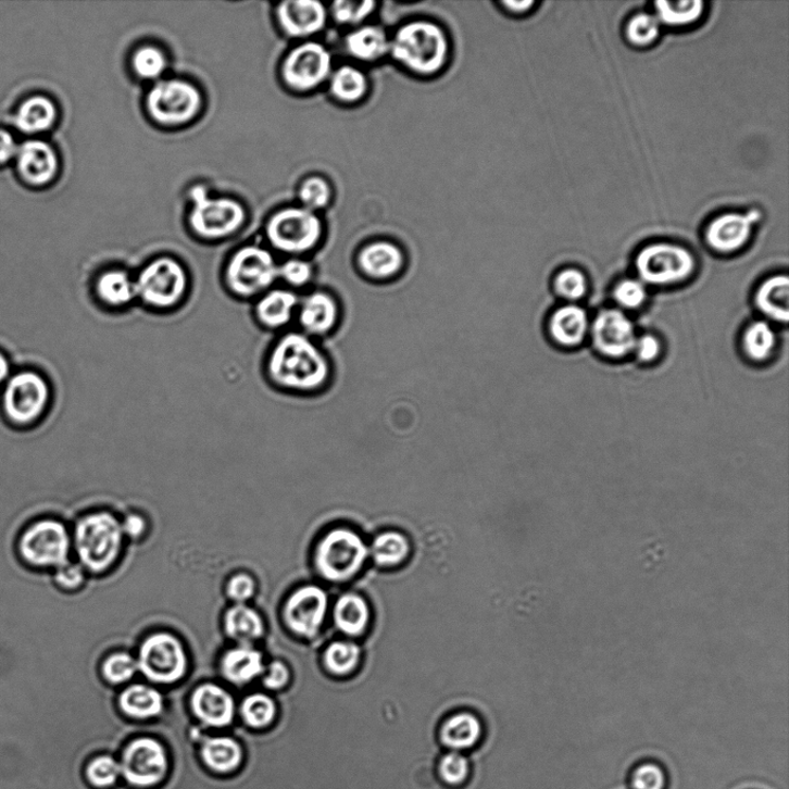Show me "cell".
<instances>
[{
	"label": "cell",
	"mask_w": 789,
	"mask_h": 789,
	"mask_svg": "<svg viewBox=\"0 0 789 789\" xmlns=\"http://www.w3.org/2000/svg\"><path fill=\"white\" fill-rule=\"evenodd\" d=\"M341 318V304L331 290L316 287L302 293L296 318L300 333L322 341L336 334Z\"/></svg>",
	"instance_id": "cell-14"
},
{
	"label": "cell",
	"mask_w": 789,
	"mask_h": 789,
	"mask_svg": "<svg viewBox=\"0 0 789 789\" xmlns=\"http://www.w3.org/2000/svg\"><path fill=\"white\" fill-rule=\"evenodd\" d=\"M376 3L372 0L365 2H348L340 0L333 7L335 20L345 25H356L366 20L375 10Z\"/></svg>",
	"instance_id": "cell-51"
},
{
	"label": "cell",
	"mask_w": 789,
	"mask_h": 789,
	"mask_svg": "<svg viewBox=\"0 0 789 789\" xmlns=\"http://www.w3.org/2000/svg\"><path fill=\"white\" fill-rule=\"evenodd\" d=\"M411 553L409 539L396 530L384 531L375 538L372 555L379 566L392 567L405 561Z\"/></svg>",
	"instance_id": "cell-36"
},
{
	"label": "cell",
	"mask_w": 789,
	"mask_h": 789,
	"mask_svg": "<svg viewBox=\"0 0 789 789\" xmlns=\"http://www.w3.org/2000/svg\"><path fill=\"white\" fill-rule=\"evenodd\" d=\"M336 627L350 637L362 636L370 626L372 612L370 604L356 593L341 596L335 605Z\"/></svg>",
	"instance_id": "cell-30"
},
{
	"label": "cell",
	"mask_w": 789,
	"mask_h": 789,
	"mask_svg": "<svg viewBox=\"0 0 789 789\" xmlns=\"http://www.w3.org/2000/svg\"><path fill=\"white\" fill-rule=\"evenodd\" d=\"M51 402L50 381L34 370L12 373L0 393V410L8 424L17 429L38 426L48 414Z\"/></svg>",
	"instance_id": "cell-3"
},
{
	"label": "cell",
	"mask_w": 789,
	"mask_h": 789,
	"mask_svg": "<svg viewBox=\"0 0 789 789\" xmlns=\"http://www.w3.org/2000/svg\"><path fill=\"white\" fill-rule=\"evenodd\" d=\"M225 629L231 639L242 646H249L251 641L263 636L264 623L259 613L246 604L238 603L227 612Z\"/></svg>",
	"instance_id": "cell-34"
},
{
	"label": "cell",
	"mask_w": 789,
	"mask_h": 789,
	"mask_svg": "<svg viewBox=\"0 0 789 789\" xmlns=\"http://www.w3.org/2000/svg\"><path fill=\"white\" fill-rule=\"evenodd\" d=\"M122 711L136 719H150L156 717L163 710L161 693L145 685H135L126 688L120 696Z\"/></svg>",
	"instance_id": "cell-32"
},
{
	"label": "cell",
	"mask_w": 789,
	"mask_h": 789,
	"mask_svg": "<svg viewBox=\"0 0 789 789\" xmlns=\"http://www.w3.org/2000/svg\"><path fill=\"white\" fill-rule=\"evenodd\" d=\"M138 671V663L127 653H115L105 659L102 673L105 680L113 685H121L132 680Z\"/></svg>",
	"instance_id": "cell-46"
},
{
	"label": "cell",
	"mask_w": 789,
	"mask_h": 789,
	"mask_svg": "<svg viewBox=\"0 0 789 789\" xmlns=\"http://www.w3.org/2000/svg\"><path fill=\"white\" fill-rule=\"evenodd\" d=\"M634 352L641 362H653L662 353V343L653 335L637 338Z\"/></svg>",
	"instance_id": "cell-55"
},
{
	"label": "cell",
	"mask_w": 789,
	"mask_h": 789,
	"mask_svg": "<svg viewBox=\"0 0 789 789\" xmlns=\"http://www.w3.org/2000/svg\"><path fill=\"white\" fill-rule=\"evenodd\" d=\"M704 12V3L701 0L691 2H656L655 16L660 24L671 27H685L692 25L700 20Z\"/></svg>",
	"instance_id": "cell-38"
},
{
	"label": "cell",
	"mask_w": 789,
	"mask_h": 789,
	"mask_svg": "<svg viewBox=\"0 0 789 789\" xmlns=\"http://www.w3.org/2000/svg\"><path fill=\"white\" fill-rule=\"evenodd\" d=\"M742 342L744 353L750 360L764 362L773 355L777 346V336L773 327L760 321L746 328Z\"/></svg>",
	"instance_id": "cell-37"
},
{
	"label": "cell",
	"mask_w": 789,
	"mask_h": 789,
	"mask_svg": "<svg viewBox=\"0 0 789 789\" xmlns=\"http://www.w3.org/2000/svg\"><path fill=\"white\" fill-rule=\"evenodd\" d=\"M361 655V648L353 641H334L325 650L324 665L333 675L347 676L356 669Z\"/></svg>",
	"instance_id": "cell-39"
},
{
	"label": "cell",
	"mask_w": 789,
	"mask_h": 789,
	"mask_svg": "<svg viewBox=\"0 0 789 789\" xmlns=\"http://www.w3.org/2000/svg\"><path fill=\"white\" fill-rule=\"evenodd\" d=\"M196 717L208 726L222 728L231 724L235 714L233 697L216 685L198 687L191 697Z\"/></svg>",
	"instance_id": "cell-24"
},
{
	"label": "cell",
	"mask_w": 789,
	"mask_h": 789,
	"mask_svg": "<svg viewBox=\"0 0 789 789\" xmlns=\"http://www.w3.org/2000/svg\"><path fill=\"white\" fill-rule=\"evenodd\" d=\"M483 737V724L469 712L451 715L440 727V741L451 751L462 752L478 744Z\"/></svg>",
	"instance_id": "cell-27"
},
{
	"label": "cell",
	"mask_w": 789,
	"mask_h": 789,
	"mask_svg": "<svg viewBox=\"0 0 789 789\" xmlns=\"http://www.w3.org/2000/svg\"><path fill=\"white\" fill-rule=\"evenodd\" d=\"M629 789H668L669 775L666 767L654 760L636 763L628 776Z\"/></svg>",
	"instance_id": "cell-41"
},
{
	"label": "cell",
	"mask_w": 789,
	"mask_h": 789,
	"mask_svg": "<svg viewBox=\"0 0 789 789\" xmlns=\"http://www.w3.org/2000/svg\"><path fill=\"white\" fill-rule=\"evenodd\" d=\"M504 5L512 12L522 13L530 9L535 5V2H528V0H525V2H504Z\"/></svg>",
	"instance_id": "cell-60"
},
{
	"label": "cell",
	"mask_w": 789,
	"mask_h": 789,
	"mask_svg": "<svg viewBox=\"0 0 789 789\" xmlns=\"http://www.w3.org/2000/svg\"><path fill=\"white\" fill-rule=\"evenodd\" d=\"M227 593L234 601L245 602L254 593V581L247 574H238L229 580Z\"/></svg>",
	"instance_id": "cell-54"
},
{
	"label": "cell",
	"mask_w": 789,
	"mask_h": 789,
	"mask_svg": "<svg viewBox=\"0 0 789 789\" xmlns=\"http://www.w3.org/2000/svg\"><path fill=\"white\" fill-rule=\"evenodd\" d=\"M222 669L229 682L247 685L264 673L263 655L249 646L235 648L224 655Z\"/></svg>",
	"instance_id": "cell-28"
},
{
	"label": "cell",
	"mask_w": 789,
	"mask_h": 789,
	"mask_svg": "<svg viewBox=\"0 0 789 789\" xmlns=\"http://www.w3.org/2000/svg\"><path fill=\"white\" fill-rule=\"evenodd\" d=\"M390 40L381 27L364 26L348 35L346 46L352 57L361 61H375L390 51Z\"/></svg>",
	"instance_id": "cell-31"
},
{
	"label": "cell",
	"mask_w": 789,
	"mask_h": 789,
	"mask_svg": "<svg viewBox=\"0 0 789 789\" xmlns=\"http://www.w3.org/2000/svg\"><path fill=\"white\" fill-rule=\"evenodd\" d=\"M301 293L277 285L253 301V318L265 331L280 335L296 323Z\"/></svg>",
	"instance_id": "cell-20"
},
{
	"label": "cell",
	"mask_w": 789,
	"mask_h": 789,
	"mask_svg": "<svg viewBox=\"0 0 789 789\" xmlns=\"http://www.w3.org/2000/svg\"><path fill=\"white\" fill-rule=\"evenodd\" d=\"M299 196L303 208L314 212L328 204L329 198H331V189H329L324 178L310 177L303 181Z\"/></svg>",
	"instance_id": "cell-50"
},
{
	"label": "cell",
	"mask_w": 789,
	"mask_h": 789,
	"mask_svg": "<svg viewBox=\"0 0 789 789\" xmlns=\"http://www.w3.org/2000/svg\"><path fill=\"white\" fill-rule=\"evenodd\" d=\"M11 375L12 368L10 359L3 351H0V389L4 387Z\"/></svg>",
	"instance_id": "cell-59"
},
{
	"label": "cell",
	"mask_w": 789,
	"mask_h": 789,
	"mask_svg": "<svg viewBox=\"0 0 789 789\" xmlns=\"http://www.w3.org/2000/svg\"><path fill=\"white\" fill-rule=\"evenodd\" d=\"M17 146L11 134L0 130V163L10 161L17 152Z\"/></svg>",
	"instance_id": "cell-57"
},
{
	"label": "cell",
	"mask_w": 789,
	"mask_h": 789,
	"mask_svg": "<svg viewBox=\"0 0 789 789\" xmlns=\"http://www.w3.org/2000/svg\"><path fill=\"white\" fill-rule=\"evenodd\" d=\"M137 303L153 312H172L185 304L190 290V274L181 262L160 255L135 274Z\"/></svg>",
	"instance_id": "cell-2"
},
{
	"label": "cell",
	"mask_w": 789,
	"mask_h": 789,
	"mask_svg": "<svg viewBox=\"0 0 789 789\" xmlns=\"http://www.w3.org/2000/svg\"><path fill=\"white\" fill-rule=\"evenodd\" d=\"M640 281L655 287L673 286L691 277L696 270L693 254L684 247L654 243L636 256Z\"/></svg>",
	"instance_id": "cell-11"
},
{
	"label": "cell",
	"mask_w": 789,
	"mask_h": 789,
	"mask_svg": "<svg viewBox=\"0 0 789 789\" xmlns=\"http://www.w3.org/2000/svg\"><path fill=\"white\" fill-rule=\"evenodd\" d=\"M448 40L442 28L429 22L401 27L390 42L394 60L419 75H434L448 59Z\"/></svg>",
	"instance_id": "cell-6"
},
{
	"label": "cell",
	"mask_w": 789,
	"mask_h": 789,
	"mask_svg": "<svg viewBox=\"0 0 789 789\" xmlns=\"http://www.w3.org/2000/svg\"><path fill=\"white\" fill-rule=\"evenodd\" d=\"M91 292L96 301L107 310L121 311L137 303L135 274L122 267L107 268L100 272Z\"/></svg>",
	"instance_id": "cell-22"
},
{
	"label": "cell",
	"mask_w": 789,
	"mask_h": 789,
	"mask_svg": "<svg viewBox=\"0 0 789 789\" xmlns=\"http://www.w3.org/2000/svg\"><path fill=\"white\" fill-rule=\"evenodd\" d=\"M201 104L203 98L199 89L191 83L179 79L159 80L146 99L151 117L164 125L190 122L198 115Z\"/></svg>",
	"instance_id": "cell-12"
},
{
	"label": "cell",
	"mask_w": 789,
	"mask_h": 789,
	"mask_svg": "<svg viewBox=\"0 0 789 789\" xmlns=\"http://www.w3.org/2000/svg\"><path fill=\"white\" fill-rule=\"evenodd\" d=\"M121 775V764L110 756L98 757L91 761L86 768L88 781L98 788L115 785Z\"/></svg>",
	"instance_id": "cell-48"
},
{
	"label": "cell",
	"mask_w": 789,
	"mask_h": 789,
	"mask_svg": "<svg viewBox=\"0 0 789 789\" xmlns=\"http://www.w3.org/2000/svg\"><path fill=\"white\" fill-rule=\"evenodd\" d=\"M596 350L610 359H622L634 352L637 341L633 322L617 309L599 312L591 326Z\"/></svg>",
	"instance_id": "cell-18"
},
{
	"label": "cell",
	"mask_w": 789,
	"mask_h": 789,
	"mask_svg": "<svg viewBox=\"0 0 789 789\" xmlns=\"http://www.w3.org/2000/svg\"><path fill=\"white\" fill-rule=\"evenodd\" d=\"M121 771L125 780L135 787H154L168 774L167 751L153 739H138L124 750Z\"/></svg>",
	"instance_id": "cell-15"
},
{
	"label": "cell",
	"mask_w": 789,
	"mask_h": 789,
	"mask_svg": "<svg viewBox=\"0 0 789 789\" xmlns=\"http://www.w3.org/2000/svg\"><path fill=\"white\" fill-rule=\"evenodd\" d=\"M71 537L66 526L53 517L27 523L15 541L17 559L34 572L57 571L68 562Z\"/></svg>",
	"instance_id": "cell-5"
},
{
	"label": "cell",
	"mask_w": 789,
	"mask_h": 789,
	"mask_svg": "<svg viewBox=\"0 0 789 789\" xmlns=\"http://www.w3.org/2000/svg\"><path fill=\"white\" fill-rule=\"evenodd\" d=\"M327 594L316 585L302 586L293 592L285 605L288 628L304 638L315 637L325 621Z\"/></svg>",
	"instance_id": "cell-17"
},
{
	"label": "cell",
	"mask_w": 789,
	"mask_h": 789,
	"mask_svg": "<svg viewBox=\"0 0 789 789\" xmlns=\"http://www.w3.org/2000/svg\"><path fill=\"white\" fill-rule=\"evenodd\" d=\"M438 773L446 784L459 786L468 778L469 763L462 752L450 751L440 760Z\"/></svg>",
	"instance_id": "cell-49"
},
{
	"label": "cell",
	"mask_w": 789,
	"mask_h": 789,
	"mask_svg": "<svg viewBox=\"0 0 789 789\" xmlns=\"http://www.w3.org/2000/svg\"><path fill=\"white\" fill-rule=\"evenodd\" d=\"M554 290L562 299L578 301L585 297L587 291L586 277L577 268H565L558 273L554 279Z\"/></svg>",
	"instance_id": "cell-47"
},
{
	"label": "cell",
	"mask_w": 789,
	"mask_h": 789,
	"mask_svg": "<svg viewBox=\"0 0 789 789\" xmlns=\"http://www.w3.org/2000/svg\"><path fill=\"white\" fill-rule=\"evenodd\" d=\"M123 529L109 512L90 513L75 529V548L82 564L91 573H102L120 555Z\"/></svg>",
	"instance_id": "cell-7"
},
{
	"label": "cell",
	"mask_w": 789,
	"mask_h": 789,
	"mask_svg": "<svg viewBox=\"0 0 789 789\" xmlns=\"http://www.w3.org/2000/svg\"><path fill=\"white\" fill-rule=\"evenodd\" d=\"M201 756L215 773L229 774L242 764L243 751L240 743L230 738H213L204 743Z\"/></svg>",
	"instance_id": "cell-35"
},
{
	"label": "cell",
	"mask_w": 789,
	"mask_h": 789,
	"mask_svg": "<svg viewBox=\"0 0 789 789\" xmlns=\"http://www.w3.org/2000/svg\"><path fill=\"white\" fill-rule=\"evenodd\" d=\"M122 529L127 536L139 538L146 529V523L140 516L132 515L126 517L122 525Z\"/></svg>",
	"instance_id": "cell-58"
},
{
	"label": "cell",
	"mask_w": 789,
	"mask_h": 789,
	"mask_svg": "<svg viewBox=\"0 0 789 789\" xmlns=\"http://www.w3.org/2000/svg\"><path fill=\"white\" fill-rule=\"evenodd\" d=\"M190 197V226L208 241L223 240L240 229L246 222L245 208L230 198H211L203 187H195Z\"/></svg>",
	"instance_id": "cell-10"
},
{
	"label": "cell",
	"mask_w": 789,
	"mask_h": 789,
	"mask_svg": "<svg viewBox=\"0 0 789 789\" xmlns=\"http://www.w3.org/2000/svg\"><path fill=\"white\" fill-rule=\"evenodd\" d=\"M138 669L149 680L160 685H173L186 675L188 659L180 641L167 633L147 638L139 651Z\"/></svg>",
	"instance_id": "cell-13"
},
{
	"label": "cell",
	"mask_w": 789,
	"mask_h": 789,
	"mask_svg": "<svg viewBox=\"0 0 789 789\" xmlns=\"http://www.w3.org/2000/svg\"><path fill=\"white\" fill-rule=\"evenodd\" d=\"M136 75L143 80H158L168 67L166 53L154 46H143L133 58Z\"/></svg>",
	"instance_id": "cell-42"
},
{
	"label": "cell",
	"mask_w": 789,
	"mask_h": 789,
	"mask_svg": "<svg viewBox=\"0 0 789 789\" xmlns=\"http://www.w3.org/2000/svg\"><path fill=\"white\" fill-rule=\"evenodd\" d=\"M405 252L390 241H376L364 246L356 254L355 268L364 280L389 284L405 273Z\"/></svg>",
	"instance_id": "cell-19"
},
{
	"label": "cell",
	"mask_w": 789,
	"mask_h": 789,
	"mask_svg": "<svg viewBox=\"0 0 789 789\" xmlns=\"http://www.w3.org/2000/svg\"><path fill=\"white\" fill-rule=\"evenodd\" d=\"M315 279L314 265L300 256H290L287 261L279 263V283L291 290L299 292L310 288Z\"/></svg>",
	"instance_id": "cell-43"
},
{
	"label": "cell",
	"mask_w": 789,
	"mask_h": 789,
	"mask_svg": "<svg viewBox=\"0 0 789 789\" xmlns=\"http://www.w3.org/2000/svg\"><path fill=\"white\" fill-rule=\"evenodd\" d=\"M761 216L759 210H751L746 214L727 213L715 217L706 229L707 245L722 253L739 251L749 242Z\"/></svg>",
	"instance_id": "cell-21"
},
{
	"label": "cell",
	"mask_w": 789,
	"mask_h": 789,
	"mask_svg": "<svg viewBox=\"0 0 789 789\" xmlns=\"http://www.w3.org/2000/svg\"><path fill=\"white\" fill-rule=\"evenodd\" d=\"M289 678L288 667L281 662H273L268 666V673L264 677V685L267 689L278 690L288 685Z\"/></svg>",
	"instance_id": "cell-56"
},
{
	"label": "cell",
	"mask_w": 789,
	"mask_h": 789,
	"mask_svg": "<svg viewBox=\"0 0 789 789\" xmlns=\"http://www.w3.org/2000/svg\"><path fill=\"white\" fill-rule=\"evenodd\" d=\"M368 556L370 549L355 530L338 527L318 542L315 563L324 579L340 584L354 578Z\"/></svg>",
	"instance_id": "cell-8"
},
{
	"label": "cell",
	"mask_w": 789,
	"mask_h": 789,
	"mask_svg": "<svg viewBox=\"0 0 789 789\" xmlns=\"http://www.w3.org/2000/svg\"><path fill=\"white\" fill-rule=\"evenodd\" d=\"M53 581L63 591H75L85 581L83 566L67 562L54 571Z\"/></svg>",
	"instance_id": "cell-53"
},
{
	"label": "cell",
	"mask_w": 789,
	"mask_h": 789,
	"mask_svg": "<svg viewBox=\"0 0 789 789\" xmlns=\"http://www.w3.org/2000/svg\"><path fill=\"white\" fill-rule=\"evenodd\" d=\"M333 95L340 101L353 103L360 101L364 96L368 83L363 73L352 66H342L331 76Z\"/></svg>",
	"instance_id": "cell-40"
},
{
	"label": "cell",
	"mask_w": 789,
	"mask_h": 789,
	"mask_svg": "<svg viewBox=\"0 0 789 789\" xmlns=\"http://www.w3.org/2000/svg\"><path fill=\"white\" fill-rule=\"evenodd\" d=\"M17 167L30 185L40 187L48 185L57 176L59 158L49 143L32 140L17 150Z\"/></svg>",
	"instance_id": "cell-25"
},
{
	"label": "cell",
	"mask_w": 789,
	"mask_h": 789,
	"mask_svg": "<svg viewBox=\"0 0 789 789\" xmlns=\"http://www.w3.org/2000/svg\"><path fill=\"white\" fill-rule=\"evenodd\" d=\"M242 717L245 722L252 728H264L271 725L277 715V705L264 693H254L245 700L242 707Z\"/></svg>",
	"instance_id": "cell-44"
},
{
	"label": "cell",
	"mask_w": 789,
	"mask_h": 789,
	"mask_svg": "<svg viewBox=\"0 0 789 789\" xmlns=\"http://www.w3.org/2000/svg\"><path fill=\"white\" fill-rule=\"evenodd\" d=\"M264 373L275 390L310 398L323 393L331 385L334 365L320 341L299 329H287L268 348Z\"/></svg>",
	"instance_id": "cell-1"
},
{
	"label": "cell",
	"mask_w": 789,
	"mask_h": 789,
	"mask_svg": "<svg viewBox=\"0 0 789 789\" xmlns=\"http://www.w3.org/2000/svg\"><path fill=\"white\" fill-rule=\"evenodd\" d=\"M755 304L767 318L787 324L789 318V279L787 275L765 280L756 290Z\"/></svg>",
	"instance_id": "cell-29"
},
{
	"label": "cell",
	"mask_w": 789,
	"mask_h": 789,
	"mask_svg": "<svg viewBox=\"0 0 789 789\" xmlns=\"http://www.w3.org/2000/svg\"><path fill=\"white\" fill-rule=\"evenodd\" d=\"M549 337L563 347L579 346L590 329L586 311L577 305H564L550 315L547 324Z\"/></svg>",
	"instance_id": "cell-26"
},
{
	"label": "cell",
	"mask_w": 789,
	"mask_h": 789,
	"mask_svg": "<svg viewBox=\"0 0 789 789\" xmlns=\"http://www.w3.org/2000/svg\"><path fill=\"white\" fill-rule=\"evenodd\" d=\"M318 216L306 209L287 208L271 216L266 236L271 247L279 252L299 256L314 250L322 238Z\"/></svg>",
	"instance_id": "cell-9"
},
{
	"label": "cell",
	"mask_w": 789,
	"mask_h": 789,
	"mask_svg": "<svg viewBox=\"0 0 789 789\" xmlns=\"http://www.w3.org/2000/svg\"><path fill=\"white\" fill-rule=\"evenodd\" d=\"M660 23L654 14L639 13L631 17L627 26V38L636 47L646 48L658 39Z\"/></svg>",
	"instance_id": "cell-45"
},
{
	"label": "cell",
	"mask_w": 789,
	"mask_h": 789,
	"mask_svg": "<svg viewBox=\"0 0 789 789\" xmlns=\"http://www.w3.org/2000/svg\"><path fill=\"white\" fill-rule=\"evenodd\" d=\"M331 54L316 42L291 50L283 65L284 80L290 88L300 91L316 88L331 76Z\"/></svg>",
	"instance_id": "cell-16"
},
{
	"label": "cell",
	"mask_w": 789,
	"mask_h": 789,
	"mask_svg": "<svg viewBox=\"0 0 789 789\" xmlns=\"http://www.w3.org/2000/svg\"><path fill=\"white\" fill-rule=\"evenodd\" d=\"M614 300L622 308L638 309L648 299V290L640 280L627 279L618 283L614 289Z\"/></svg>",
	"instance_id": "cell-52"
},
{
	"label": "cell",
	"mask_w": 789,
	"mask_h": 789,
	"mask_svg": "<svg viewBox=\"0 0 789 789\" xmlns=\"http://www.w3.org/2000/svg\"><path fill=\"white\" fill-rule=\"evenodd\" d=\"M326 9L317 0H288L277 8L281 29L290 38H308L326 24Z\"/></svg>",
	"instance_id": "cell-23"
},
{
	"label": "cell",
	"mask_w": 789,
	"mask_h": 789,
	"mask_svg": "<svg viewBox=\"0 0 789 789\" xmlns=\"http://www.w3.org/2000/svg\"><path fill=\"white\" fill-rule=\"evenodd\" d=\"M223 280L225 289L234 299L254 301L278 285L279 262L270 249L245 246L230 255Z\"/></svg>",
	"instance_id": "cell-4"
},
{
	"label": "cell",
	"mask_w": 789,
	"mask_h": 789,
	"mask_svg": "<svg viewBox=\"0 0 789 789\" xmlns=\"http://www.w3.org/2000/svg\"><path fill=\"white\" fill-rule=\"evenodd\" d=\"M58 120V108L46 97H33L17 110L15 123L26 134L49 130Z\"/></svg>",
	"instance_id": "cell-33"
}]
</instances>
